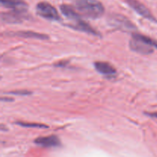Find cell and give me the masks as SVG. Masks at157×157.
I'll return each instance as SVG.
<instances>
[{
    "label": "cell",
    "mask_w": 157,
    "mask_h": 157,
    "mask_svg": "<svg viewBox=\"0 0 157 157\" xmlns=\"http://www.w3.org/2000/svg\"><path fill=\"white\" fill-rule=\"evenodd\" d=\"M75 7L84 16L89 18H98L103 15L104 7L98 0H76Z\"/></svg>",
    "instance_id": "1"
},
{
    "label": "cell",
    "mask_w": 157,
    "mask_h": 157,
    "mask_svg": "<svg viewBox=\"0 0 157 157\" xmlns=\"http://www.w3.org/2000/svg\"><path fill=\"white\" fill-rule=\"evenodd\" d=\"M37 13L42 18L52 21H60L61 17L54 6L49 3L42 2H39L36 6Z\"/></svg>",
    "instance_id": "2"
},
{
    "label": "cell",
    "mask_w": 157,
    "mask_h": 157,
    "mask_svg": "<svg viewBox=\"0 0 157 157\" xmlns=\"http://www.w3.org/2000/svg\"><path fill=\"white\" fill-rule=\"evenodd\" d=\"M130 46L132 50L140 54L149 55L153 52V49L152 48L151 46L144 42L136 35V34H134L133 35V38L130 42Z\"/></svg>",
    "instance_id": "3"
},
{
    "label": "cell",
    "mask_w": 157,
    "mask_h": 157,
    "mask_svg": "<svg viewBox=\"0 0 157 157\" xmlns=\"http://www.w3.org/2000/svg\"><path fill=\"white\" fill-rule=\"evenodd\" d=\"M127 2L135 12H137L141 16L144 17V18H147L152 21H157L153 14L150 12V10L139 1H137V0H127Z\"/></svg>",
    "instance_id": "4"
},
{
    "label": "cell",
    "mask_w": 157,
    "mask_h": 157,
    "mask_svg": "<svg viewBox=\"0 0 157 157\" xmlns=\"http://www.w3.org/2000/svg\"><path fill=\"white\" fill-rule=\"evenodd\" d=\"M1 17L2 20L5 22L18 23L25 19L27 15H26V11L12 10V12L8 13H2Z\"/></svg>",
    "instance_id": "5"
},
{
    "label": "cell",
    "mask_w": 157,
    "mask_h": 157,
    "mask_svg": "<svg viewBox=\"0 0 157 157\" xmlns=\"http://www.w3.org/2000/svg\"><path fill=\"white\" fill-rule=\"evenodd\" d=\"M35 144L43 147H57L61 146V142L56 136L37 138L35 140Z\"/></svg>",
    "instance_id": "6"
},
{
    "label": "cell",
    "mask_w": 157,
    "mask_h": 157,
    "mask_svg": "<svg viewBox=\"0 0 157 157\" xmlns=\"http://www.w3.org/2000/svg\"><path fill=\"white\" fill-rule=\"evenodd\" d=\"M1 5L15 11H26L28 8L27 3L23 0H1Z\"/></svg>",
    "instance_id": "7"
},
{
    "label": "cell",
    "mask_w": 157,
    "mask_h": 157,
    "mask_svg": "<svg viewBox=\"0 0 157 157\" xmlns=\"http://www.w3.org/2000/svg\"><path fill=\"white\" fill-rule=\"evenodd\" d=\"M110 22L116 27L121 28L126 30H133V29H135V26L132 24V22H130L128 19L122 15H116L114 16H112Z\"/></svg>",
    "instance_id": "8"
},
{
    "label": "cell",
    "mask_w": 157,
    "mask_h": 157,
    "mask_svg": "<svg viewBox=\"0 0 157 157\" xmlns=\"http://www.w3.org/2000/svg\"><path fill=\"white\" fill-rule=\"evenodd\" d=\"M94 67L96 70L99 73L102 74L104 75H108L111 76L116 74V69L110 65V64L107 62H103V61H97L94 63Z\"/></svg>",
    "instance_id": "9"
},
{
    "label": "cell",
    "mask_w": 157,
    "mask_h": 157,
    "mask_svg": "<svg viewBox=\"0 0 157 157\" xmlns=\"http://www.w3.org/2000/svg\"><path fill=\"white\" fill-rule=\"evenodd\" d=\"M69 26H70L71 28H72V29H75V30H79L81 31V32H87V33L92 34V35H97V36L99 35V33H98L96 30H94L90 25L87 24L85 21H82L81 19L78 20V21H75V24Z\"/></svg>",
    "instance_id": "10"
},
{
    "label": "cell",
    "mask_w": 157,
    "mask_h": 157,
    "mask_svg": "<svg viewBox=\"0 0 157 157\" xmlns=\"http://www.w3.org/2000/svg\"><path fill=\"white\" fill-rule=\"evenodd\" d=\"M60 9H61L63 15L66 16V18H67L68 19L73 20L75 21L81 19V16L78 14V12L75 11V9L72 8L71 6H67V5H62V6H61Z\"/></svg>",
    "instance_id": "11"
},
{
    "label": "cell",
    "mask_w": 157,
    "mask_h": 157,
    "mask_svg": "<svg viewBox=\"0 0 157 157\" xmlns=\"http://www.w3.org/2000/svg\"><path fill=\"white\" fill-rule=\"evenodd\" d=\"M12 35H15V36L24 37V38H38V39H48V37L46 36L45 35L33 32H15V33H12Z\"/></svg>",
    "instance_id": "12"
},
{
    "label": "cell",
    "mask_w": 157,
    "mask_h": 157,
    "mask_svg": "<svg viewBox=\"0 0 157 157\" xmlns=\"http://www.w3.org/2000/svg\"><path fill=\"white\" fill-rule=\"evenodd\" d=\"M136 35H137L140 39H142L144 42L148 44L149 45H150L151 47H154L156 48H157V41H156V40L153 39V38H150V37L145 36V35H139V34H136Z\"/></svg>",
    "instance_id": "13"
},
{
    "label": "cell",
    "mask_w": 157,
    "mask_h": 157,
    "mask_svg": "<svg viewBox=\"0 0 157 157\" xmlns=\"http://www.w3.org/2000/svg\"><path fill=\"white\" fill-rule=\"evenodd\" d=\"M18 125L22 126L25 127H37V128H48L47 126L43 125V124H26V123H21L18 122L16 123Z\"/></svg>",
    "instance_id": "14"
},
{
    "label": "cell",
    "mask_w": 157,
    "mask_h": 157,
    "mask_svg": "<svg viewBox=\"0 0 157 157\" xmlns=\"http://www.w3.org/2000/svg\"><path fill=\"white\" fill-rule=\"evenodd\" d=\"M147 113V115H148V116L156 118L157 119V113Z\"/></svg>",
    "instance_id": "15"
}]
</instances>
